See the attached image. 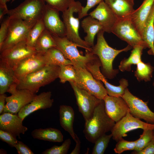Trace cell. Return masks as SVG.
<instances>
[{
    "label": "cell",
    "mask_w": 154,
    "mask_h": 154,
    "mask_svg": "<svg viewBox=\"0 0 154 154\" xmlns=\"http://www.w3.org/2000/svg\"><path fill=\"white\" fill-rule=\"evenodd\" d=\"M137 129L154 130V124L145 122L132 116L128 110L125 116L116 122L111 130L113 139L117 142L129 132Z\"/></svg>",
    "instance_id": "obj_10"
},
{
    "label": "cell",
    "mask_w": 154,
    "mask_h": 154,
    "mask_svg": "<svg viewBox=\"0 0 154 154\" xmlns=\"http://www.w3.org/2000/svg\"><path fill=\"white\" fill-rule=\"evenodd\" d=\"M45 29L42 19L37 21L28 33L26 39L27 45L35 49V46L37 40Z\"/></svg>",
    "instance_id": "obj_34"
},
{
    "label": "cell",
    "mask_w": 154,
    "mask_h": 154,
    "mask_svg": "<svg viewBox=\"0 0 154 154\" xmlns=\"http://www.w3.org/2000/svg\"><path fill=\"white\" fill-rule=\"evenodd\" d=\"M75 141L76 143L75 147L70 153V154H79L80 152V141L76 134Z\"/></svg>",
    "instance_id": "obj_45"
},
{
    "label": "cell",
    "mask_w": 154,
    "mask_h": 154,
    "mask_svg": "<svg viewBox=\"0 0 154 154\" xmlns=\"http://www.w3.org/2000/svg\"><path fill=\"white\" fill-rule=\"evenodd\" d=\"M112 33L125 41L132 48L139 45L143 46L145 48H148L130 18L118 19Z\"/></svg>",
    "instance_id": "obj_8"
},
{
    "label": "cell",
    "mask_w": 154,
    "mask_h": 154,
    "mask_svg": "<svg viewBox=\"0 0 154 154\" xmlns=\"http://www.w3.org/2000/svg\"><path fill=\"white\" fill-rule=\"evenodd\" d=\"M121 97L127 103L129 112L132 116L143 119L148 123L154 124V112L148 107V101L144 102L134 95L127 88Z\"/></svg>",
    "instance_id": "obj_11"
},
{
    "label": "cell",
    "mask_w": 154,
    "mask_h": 154,
    "mask_svg": "<svg viewBox=\"0 0 154 154\" xmlns=\"http://www.w3.org/2000/svg\"><path fill=\"white\" fill-rule=\"evenodd\" d=\"M132 48L129 57L124 58L120 62L118 67L119 70L121 72L130 71L132 65H137L141 61V56L143 50L145 49V47L139 45Z\"/></svg>",
    "instance_id": "obj_30"
},
{
    "label": "cell",
    "mask_w": 154,
    "mask_h": 154,
    "mask_svg": "<svg viewBox=\"0 0 154 154\" xmlns=\"http://www.w3.org/2000/svg\"><path fill=\"white\" fill-rule=\"evenodd\" d=\"M53 36L56 42V48L62 53L66 58L71 62L76 69L86 68L87 64L98 57L92 52L87 50L85 55H81L77 48V46L66 37Z\"/></svg>",
    "instance_id": "obj_4"
},
{
    "label": "cell",
    "mask_w": 154,
    "mask_h": 154,
    "mask_svg": "<svg viewBox=\"0 0 154 154\" xmlns=\"http://www.w3.org/2000/svg\"><path fill=\"white\" fill-rule=\"evenodd\" d=\"M44 0H25L17 7L9 10L10 19L37 21L42 19L46 4Z\"/></svg>",
    "instance_id": "obj_6"
},
{
    "label": "cell",
    "mask_w": 154,
    "mask_h": 154,
    "mask_svg": "<svg viewBox=\"0 0 154 154\" xmlns=\"http://www.w3.org/2000/svg\"><path fill=\"white\" fill-rule=\"evenodd\" d=\"M89 15L98 20L102 26V30L108 33H112L118 19L104 0Z\"/></svg>",
    "instance_id": "obj_18"
},
{
    "label": "cell",
    "mask_w": 154,
    "mask_h": 154,
    "mask_svg": "<svg viewBox=\"0 0 154 154\" xmlns=\"http://www.w3.org/2000/svg\"><path fill=\"white\" fill-rule=\"evenodd\" d=\"M7 97V95L5 93L0 94V114H1L3 112Z\"/></svg>",
    "instance_id": "obj_46"
},
{
    "label": "cell",
    "mask_w": 154,
    "mask_h": 154,
    "mask_svg": "<svg viewBox=\"0 0 154 154\" xmlns=\"http://www.w3.org/2000/svg\"><path fill=\"white\" fill-rule=\"evenodd\" d=\"M76 70L78 81L76 84L78 86L100 100L108 95L103 83L95 79L86 68Z\"/></svg>",
    "instance_id": "obj_12"
},
{
    "label": "cell",
    "mask_w": 154,
    "mask_h": 154,
    "mask_svg": "<svg viewBox=\"0 0 154 154\" xmlns=\"http://www.w3.org/2000/svg\"><path fill=\"white\" fill-rule=\"evenodd\" d=\"M101 66L100 61L98 58L87 65L86 69L96 79L100 81L104 84L108 95L114 97H121L125 89L128 86L127 80L122 78L119 81V85L115 86L109 83L102 73L100 69Z\"/></svg>",
    "instance_id": "obj_14"
},
{
    "label": "cell",
    "mask_w": 154,
    "mask_h": 154,
    "mask_svg": "<svg viewBox=\"0 0 154 154\" xmlns=\"http://www.w3.org/2000/svg\"><path fill=\"white\" fill-rule=\"evenodd\" d=\"M153 69L154 67L150 63H145L141 60L137 64L135 76L139 81H150L152 77Z\"/></svg>",
    "instance_id": "obj_32"
},
{
    "label": "cell",
    "mask_w": 154,
    "mask_h": 154,
    "mask_svg": "<svg viewBox=\"0 0 154 154\" xmlns=\"http://www.w3.org/2000/svg\"><path fill=\"white\" fill-rule=\"evenodd\" d=\"M104 31L100 30L97 33L96 44L92 47V52L99 59L101 64V72L106 78H113L118 72V70L114 69L113 62L120 53L127 52L132 49L130 45L125 48L117 50L110 46L104 36Z\"/></svg>",
    "instance_id": "obj_1"
},
{
    "label": "cell",
    "mask_w": 154,
    "mask_h": 154,
    "mask_svg": "<svg viewBox=\"0 0 154 154\" xmlns=\"http://www.w3.org/2000/svg\"><path fill=\"white\" fill-rule=\"evenodd\" d=\"M10 0H0V7L7 8L6 3Z\"/></svg>",
    "instance_id": "obj_48"
},
{
    "label": "cell",
    "mask_w": 154,
    "mask_h": 154,
    "mask_svg": "<svg viewBox=\"0 0 154 154\" xmlns=\"http://www.w3.org/2000/svg\"><path fill=\"white\" fill-rule=\"evenodd\" d=\"M60 66L47 65L20 80L18 90L26 89L36 94L40 88L49 84L58 78Z\"/></svg>",
    "instance_id": "obj_3"
},
{
    "label": "cell",
    "mask_w": 154,
    "mask_h": 154,
    "mask_svg": "<svg viewBox=\"0 0 154 154\" xmlns=\"http://www.w3.org/2000/svg\"><path fill=\"white\" fill-rule=\"evenodd\" d=\"M17 84H12L7 92L11 94L7 96L3 112L17 114L23 107L31 103L37 95L26 89L18 90Z\"/></svg>",
    "instance_id": "obj_9"
},
{
    "label": "cell",
    "mask_w": 154,
    "mask_h": 154,
    "mask_svg": "<svg viewBox=\"0 0 154 154\" xmlns=\"http://www.w3.org/2000/svg\"><path fill=\"white\" fill-rule=\"evenodd\" d=\"M18 82L13 68L0 60V94L5 93L12 84Z\"/></svg>",
    "instance_id": "obj_26"
},
{
    "label": "cell",
    "mask_w": 154,
    "mask_h": 154,
    "mask_svg": "<svg viewBox=\"0 0 154 154\" xmlns=\"http://www.w3.org/2000/svg\"><path fill=\"white\" fill-rule=\"evenodd\" d=\"M134 2V0H132Z\"/></svg>",
    "instance_id": "obj_52"
},
{
    "label": "cell",
    "mask_w": 154,
    "mask_h": 154,
    "mask_svg": "<svg viewBox=\"0 0 154 154\" xmlns=\"http://www.w3.org/2000/svg\"><path fill=\"white\" fill-rule=\"evenodd\" d=\"M153 86L154 87V82H153Z\"/></svg>",
    "instance_id": "obj_50"
},
{
    "label": "cell",
    "mask_w": 154,
    "mask_h": 154,
    "mask_svg": "<svg viewBox=\"0 0 154 154\" xmlns=\"http://www.w3.org/2000/svg\"><path fill=\"white\" fill-rule=\"evenodd\" d=\"M75 95L79 112L85 121L90 118L96 107L102 100L78 86L74 82H69Z\"/></svg>",
    "instance_id": "obj_13"
},
{
    "label": "cell",
    "mask_w": 154,
    "mask_h": 154,
    "mask_svg": "<svg viewBox=\"0 0 154 154\" xmlns=\"http://www.w3.org/2000/svg\"><path fill=\"white\" fill-rule=\"evenodd\" d=\"M59 11L46 4L42 19L45 29L53 36L64 37L66 36V27L60 19Z\"/></svg>",
    "instance_id": "obj_17"
},
{
    "label": "cell",
    "mask_w": 154,
    "mask_h": 154,
    "mask_svg": "<svg viewBox=\"0 0 154 154\" xmlns=\"http://www.w3.org/2000/svg\"><path fill=\"white\" fill-rule=\"evenodd\" d=\"M9 10L7 8L0 7V20H2L4 16L6 14H8Z\"/></svg>",
    "instance_id": "obj_47"
},
{
    "label": "cell",
    "mask_w": 154,
    "mask_h": 154,
    "mask_svg": "<svg viewBox=\"0 0 154 154\" xmlns=\"http://www.w3.org/2000/svg\"><path fill=\"white\" fill-rule=\"evenodd\" d=\"M58 78L60 82L62 83L68 81L76 84L78 81L76 70L72 65L60 66L59 67Z\"/></svg>",
    "instance_id": "obj_33"
},
{
    "label": "cell",
    "mask_w": 154,
    "mask_h": 154,
    "mask_svg": "<svg viewBox=\"0 0 154 154\" xmlns=\"http://www.w3.org/2000/svg\"><path fill=\"white\" fill-rule=\"evenodd\" d=\"M115 123L106 113L104 101L102 100L91 117L85 121L83 133L86 139L94 143L98 138L111 131Z\"/></svg>",
    "instance_id": "obj_2"
},
{
    "label": "cell",
    "mask_w": 154,
    "mask_h": 154,
    "mask_svg": "<svg viewBox=\"0 0 154 154\" xmlns=\"http://www.w3.org/2000/svg\"><path fill=\"white\" fill-rule=\"evenodd\" d=\"M81 25L87 34L84 40L90 47H92L94 45L95 35L100 30H103L102 25L98 20L89 15L82 21Z\"/></svg>",
    "instance_id": "obj_24"
},
{
    "label": "cell",
    "mask_w": 154,
    "mask_h": 154,
    "mask_svg": "<svg viewBox=\"0 0 154 154\" xmlns=\"http://www.w3.org/2000/svg\"><path fill=\"white\" fill-rule=\"evenodd\" d=\"M60 124L62 127L68 132L73 139L76 140V135L73 128V124L74 112L70 106L61 105L59 110Z\"/></svg>",
    "instance_id": "obj_25"
},
{
    "label": "cell",
    "mask_w": 154,
    "mask_h": 154,
    "mask_svg": "<svg viewBox=\"0 0 154 154\" xmlns=\"http://www.w3.org/2000/svg\"><path fill=\"white\" fill-rule=\"evenodd\" d=\"M31 135L33 138L40 140L58 142L63 141V136L61 132L54 128L35 129L32 131Z\"/></svg>",
    "instance_id": "obj_28"
},
{
    "label": "cell",
    "mask_w": 154,
    "mask_h": 154,
    "mask_svg": "<svg viewBox=\"0 0 154 154\" xmlns=\"http://www.w3.org/2000/svg\"><path fill=\"white\" fill-rule=\"evenodd\" d=\"M118 19L130 18L135 11L132 0H104Z\"/></svg>",
    "instance_id": "obj_23"
},
{
    "label": "cell",
    "mask_w": 154,
    "mask_h": 154,
    "mask_svg": "<svg viewBox=\"0 0 154 154\" xmlns=\"http://www.w3.org/2000/svg\"><path fill=\"white\" fill-rule=\"evenodd\" d=\"M37 21L17 19H10L7 36L0 48V52L26 40L30 30Z\"/></svg>",
    "instance_id": "obj_7"
},
{
    "label": "cell",
    "mask_w": 154,
    "mask_h": 154,
    "mask_svg": "<svg viewBox=\"0 0 154 154\" xmlns=\"http://www.w3.org/2000/svg\"><path fill=\"white\" fill-rule=\"evenodd\" d=\"M153 130L151 129L143 130L142 134L136 140L134 151L132 153L136 154L141 151L153 139Z\"/></svg>",
    "instance_id": "obj_35"
},
{
    "label": "cell",
    "mask_w": 154,
    "mask_h": 154,
    "mask_svg": "<svg viewBox=\"0 0 154 154\" xmlns=\"http://www.w3.org/2000/svg\"><path fill=\"white\" fill-rule=\"evenodd\" d=\"M51 96L52 93L50 91L37 95L31 103L21 109L17 114L18 116L23 120L28 116L36 111L51 108L54 102Z\"/></svg>",
    "instance_id": "obj_21"
},
{
    "label": "cell",
    "mask_w": 154,
    "mask_h": 154,
    "mask_svg": "<svg viewBox=\"0 0 154 154\" xmlns=\"http://www.w3.org/2000/svg\"><path fill=\"white\" fill-rule=\"evenodd\" d=\"M0 139L11 147H14L18 141L10 133L0 129Z\"/></svg>",
    "instance_id": "obj_42"
},
{
    "label": "cell",
    "mask_w": 154,
    "mask_h": 154,
    "mask_svg": "<svg viewBox=\"0 0 154 154\" xmlns=\"http://www.w3.org/2000/svg\"><path fill=\"white\" fill-rule=\"evenodd\" d=\"M153 139H154V130H153Z\"/></svg>",
    "instance_id": "obj_49"
},
{
    "label": "cell",
    "mask_w": 154,
    "mask_h": 154,
    "mask_svg": "<svg viewBox=\"0 0 154 154\" xmlns=\"http://www.w3.org/2000/svg\"><path fill=\"white\" fill-rule=\"evenodd\" d=\"M44 55L47 65L59 66L72 65L71 62L66 58L62 53L56 47L49 49Z\"/></svg>",
    "instance_id": "obj_29"
},
{
    "label": "cell",
    "mask_w": 154,
    "mask_h": 154,
    "mask_svg": "<svg viewBox=\"0 0 154 154\" xmlns=\"http://www.w3.org/2000/svg\"><path fill=\"white\" fill-rule=\"evenodd\" d=\"M15 0H12V2H13Z\"/></svg>",
    "instance_id": "obj_51"
},
{
    "label": "cell",
    "mask_w": 154,
    "mask_h": 154,
    "mask_svg": "<svg viewBox=\"0 0 154 154\" xmlns=\"http://www.w3.org/2000/svg\"><path fill=\"white\" fill-rule=\"evenodd\" d=\"M56 46L52 35L45 29L37 40L35 48L37 52L44 54L49 49Z\"/></svg>",
    "instance_id": "obj_31"
},
{
    "label": "cell",
    "mask_w": 154,
    "mask_h": 154,
    "mask_svg": "<svg viewBox=\"0 0 154 154\" xmlns=\"http://www.w3.org/2000/svg\"><path fill=\"white\" fill-rule=\"evenodd\" d=\"M112 136L111 133L108 135L105 134L98 138L94 143L92 153L104 154Z\"/></svg>",
    "instance_id": "obj_36"
},
{
    "label": "cell",
    "mask_w": 154,
    "mask_h": 154,
    "mask_svg": "<svg viewBox=\"0 0 154 154\" xmlns=\"http://www.w3.org/2000/svg\"><path fill=\"white\" fill-rule=\"evenodd\" d=\"M136 141V140L130 141L121 138L117 142L114 151L116 153L120 154L125 151L134 150Z\"/></svg>",
    "instance_id": "obj_39"
},
{
    "label": "cell",
    "mask_w": 154,
    "mask_h": 154,
    "mask_svg": "<svg viewBox=\"0 0 154 154\" xmlns=\"http://www.w3.org/2000/svg\"><path fill=\"white\" fill-rule=\"evenodd\" d=\"M154 3V0H144L130 17L142 37L145 22Z\"/></svg>",
    "instance_id": "obj_22"
},
{
    "label": "cell",
    "mask_w": 154,
    "mask_h": 154,
    "mask_svg": "<svg viewBox=\"0 0 154 154\" xmlns=\"http://www.w3.org/2000/svg\"><path fill=\"white\" fill-rule=\"evenodd\" d=\"M47 5L62 13L67 10L74 0H44Z\"/></svg>",
    "instance_id": "obj_38"
},
{
    "label": "cell",
    "mask_w": 154,
    "mask_h": 154,
    "mask_svg": "<svg viewBox=\"0 0 154 154\" xmlns=\"http://www.w3.org/2000/svg\"><path fill=\"white\" fill-rule=\"evenodd\" d=\"M106 113L113 121L117 122L126 114L128 106L121 97H114L108 95L103 100Z\"/></svg>",
    "instance_id": "obj_19"
},
{
    "label": "cell",
    "mask_w": 154,
    "mask_h": 154,
    "mask_svg": "<svg viewBox=\"0 0 154 154\" xmlns=\"http://www.w3.org/2000/svg\"><path fill=\"white\" fill-rule=\"evenodd\" d=\"M23 121L18 114L4 112L0 116V129L20 138V134H24L28 129L23 125Z\"/></svg>",
    "instance_id": "obj_20"
},
{
    "label": "cell",
    "mask_w": 154,
    "mask_h": 154,
    "mask_svg": "<svg viewBox=\"0 0 154 154\" xmlns=\"http://www.w3.org/2000/svg\"><path fill=\"white\" fill-rule=\"evenodd\" d=\"M71 144L70 139H66L60 146L54 145L42 152V154H66Z\"/></svg>",
    "instance_id": "obj_37"
},
{
    "label": "cell",
    "mask_w": 154,
    "mask_h": 154,
    "mask_svg": "<svg viewBox=\"0 0 154 154\" xmlns=\"http://www.w3.org/2000/svg\"><path fill=\"white\" fill-rule=\"evenodd\" d=\"M37 52L27 45L25 40L0 52V60L13 68L21 61Z\"/></svg>",
    "instance_id": "obj_15"
},
{
    "label": "cell",
    "mask_w": 154,
    "mask_h": 154,
    "mask_svg": "<svg viewBox=\"0 0 154 154\" xmlns=\"http://www.w3.org/2000/svg\"><path fill=\"white\" fill-rule=\"evenodd\" d=\"M104 0H87L85 6L83 7L80 12L78 13V18L80 19L88 15L89 10Z\"/></svg>",
    "instance_id": "obj_41"
},
{
    "label": "cell",
    "mask_w": 154,
    "mask_h": 154,
    "mask_svg": "<svg viewBox=\"0 0 154 154\" xmlns=\"http://www.w3.org/2000/svg\"><path fill=\"white\" fill-rule=\"evenodd\" d=\"M142 38L149 49L148 53L154 56V3L145 22Z\"/></svg>",
    "instance_id": "obj_27"
},
{
    "label": "cell",
    "mask_w": 154,
    "mask_h": 154,
    "mask_svg": "<svg viewBox=\"0 0 154 154\" xmlns=\"http://www.w3.org/2000/svg\"><path fill=\"white\" fill-rule=\"evenodd\" d=\"M136 154H154V139L152 140L142 150Z\"/></svg>",
    "instance_id": "obj_44"
},
{
    "label": "cell",
    "mask_w": 154,
    "mask_h": 154,
    "mask_svg": "<svg viewBox=\"0 0 154 154\" xmlns=\"http://www.w3.org/2000/svg\"><path fill=\"white\" fill-rule=\"evenodd\" d=\"M83 6L78 1L73 3L66 11L62 13V17L66 30V37L78 46L91 52L92 47L89 46L79 36V19L74 16L75 13H79Z\"/></svg>",
    "instance_id": "obj_5"
},
{
    "label": "cell",
    "mask_w": 154,
    "mask_h": 154,
    "mask_svg": "<svg viewBox=\"0 0 154 154\" xmlns=\"http://www.w3.org/2000/svg\"><path fill=\"white\" fill-rule=\"evenodd\" d=\"M19 154H33L30 149L22 142L18 141L14 147Z\"/></svg>",
    "instance_id": "obj_43"
},
{
    "label": "cell",
    "mask_w": 154,
    "mask_h": 154,
    "mask_svg": "<svg viewBox=\"0 0 154 154\" xmlns=\"http://www.w3.org/2000/svg\"><path fill=\"white\" fill-rule=\"evenodd\" d=\"M10 19L9 17L1 24L0 28V48L5 41L8 33Z\"/></svg>",
    "instance_id": "obj_40"
},
{
    "label": "cell",
    "mask_w": 154,
    "mask_h": 154,
    "mask_svg": "<svg viewBox=\"0 0 154 154\" xmlns=\"http://www.w3.org/2000/svg\"><path fill=\"white\" fill-rule=\"evenodd\" d=\"M44 54L37 52L18 62L13 68L19 81L47 65Z\"/></svg>",
    "instance_id": "obj_16"
}]
</instances>
